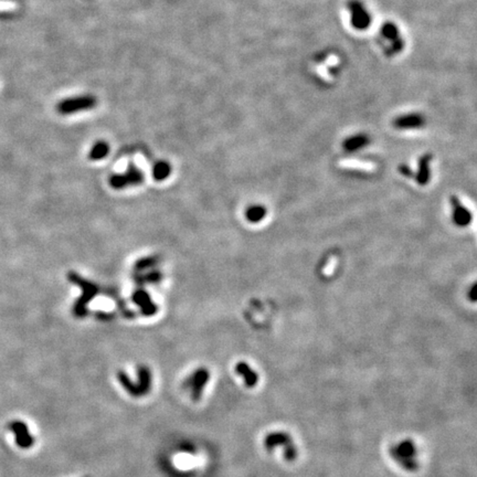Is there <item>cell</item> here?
Returning <instances> with one entry per match:
<instances>
[{"instance_id": "cell-7", "label": "cell", "mask_w": 477, "mask_h": 477, "mask_svg": "<svg viewBox=\"0 0 477 477\" xmlns=\"http://www.w3.org/2000/svg\"><path fill=\"white\" fill-rule=\"evenodd\" d=\"M348 11L350 16V25L353 29L363 31L369 28L372 18L363 2L359 0H351L348 2Z\"/></svg>"}, {"instance_id": "cell-10", "label": "cell", "mask_w": 477, "mask_h": 477, "mask_svg": "<svg viewBox=\"0 0 477 477\" xmlns=\"http://www.w3.org/2000/svg\"><path fill=\"white\" fill-rule=\"evenodd\" d=\"M449 202H451L453 208L452 219L454 224L460 226V228H465V226L470 225L472 220H473V215H472L469 209L463 206L460 198L453 194V196L449 197Z\"/></svg>"}, {"instance_id": "cell-23", "label": "cell", "mask_w": 477, "mask_h": 477, "mask_svg": "<svg viewBox=\"0 0 477 477\" xmlns=\"http://www.w3.org/2000/svg\"><path fill=\"white\" fill-rule=\"evenodd\" d=\"M398 170H399L400 174L406 177V178H414V172L412 171L410 167L404 165V163H402V165H400L398 167Z\"/></svg>"}, {"instance_id": "cell-6", "label": "cell", "mask_w": 477, "mask_h": 477, "mask_svg": "<svg viewBox=\"0 0 477 477\" xmlns=\"http://www.w3.org/2000/svg\"><path fill=\"white\" fill-rule=\"evenodd\" d=\"M210 370L206 367H200L194 370L191 375L188 377L186 381V388L190 390L191 392V398L194 402H198L201 400L202 393L204 391V388L210 380Z\"/></svg>"}, {"instance_id": "cell-16", "label": "cell", "mask_w": 477, "mask_h": 477, "mask_svg": "<svg viewBox=\"0 0 477 477\" xmlns=\"http://www.w3.org/2000/svg\"><path fill=\"white\" fill-rule=\"evenodd\" d=\"M370 143V139L365 134H358L350 136L344 140L343 143V148L344 151H346L347 153H355L358 152L359 149L365 148L368 144Z\"/></svg>"}, {"instance_id": "cell-18", "label": "cell", "mask_w": 477, "mask_h": 477, "mask_svg": "<svg viewBox=\"0 0 477 477\" xmlns=\"http://www.w3.org/2000/svg\"><path fill=\"white\" fill-rule=\"evenodd\" d=\"M267 216V209L261 204H253L245 209L244 217L250 223H260Z\"/></svg>"}, {"instance_id": "cell-12", "label": "cell", "mask_w": 477, "mask_h": 477, "mask_svg": "<svg viewBox=\"0 0 477 477\" xmlns=\"http://www.w3.org/2000/svg\"><path fill=\"white\" fill-rule=\"evenodd\" d=\"M131 299L140 308V312L145 316L155 315L158 311L156 304L152 301L151 295L143 288L136 289L133 293Z\"/></svg>"}, {"instance_id": "cell-3", "label": "cell", "mask_w": 477, "mask_h": 477, "mask_svg": "<svg viewBox=\"0 0 477 477\" xmlns=\"http://www.w3.org/2000/svg\"><path fill=\"white\" fill-rule=\"evenodd\" d=\"M263 445L269 452L274 451L278 447H283L284 457L288 462H293L297 457L296 445L294 444L292 437L286 432H271L263 440Z\"/></svg>"}, {"instance_id": "cell-1", "label": "cell", "mask_w": 477, "mask_h": 477, "mask_svg": "<svg viewBox=\"0 0 477 477\" xmlns=\"http://www.w3.org/2000/svg\"><path fill=\"white\" fill-rule=\"evenodd\" d=\"M67 278L72 282V283L78 285L79 287L82 289V295L76 299V302L73 305V314L79 317L83 318L89 314L88 311V305L90 302L98 294V287L96 284H94L93 282H90L88 280H85L80 276L79 274L74 273V272H70Z\"/></svg>"}, {"instance_id": "cell-24", "label": "cell", "mask_w": 477, "mask_h": 477, "mask_svg": "<svg viewBox=\"0 0 477 477\" xmlns=\"http://www.w3.org/2000/svg\"><path fill=\"white\" fill-rule=\"evenodd\" d=\"M469 298L471 299V302H476V284L474 283L473 285H472V287L470 289V292H469Z\"/></svg>"}, {"instance_id": "cell-5", "label": "cell", "mask_w": 477, "mask_h": 477, "mask_svg": "<svg viewBox=\"0 0 477 477\" xmlns=\"http://www.w3.org/2000/svg\"><path fill=\"white\" fill-rule=\"evenodd\" d=\"M144 172L138 167H136L134 163H129L128 168H127L124 174L112 175L108 181H110L112 188L120 190L140 185L144 183Z\"/></svg>"}, {"instance_id": "cell-14", "label": "cell", "mask_w": 477, "mask_h": 477, "mask_svg": "<svg viewBox=\"0 0 477 477\" xmlns=\"http://www.w3.org/2000/svg\"><path fill=\"white\" fill-rule=\"evenodd\" d=\"M137 387L139 390L140 398L147 396L152 391L153 387V374L149 367L142 365L137 369Z\"/></svg>"}, {"instance_id": "cell-20", "label": "cell", "mask_w": 477, "mask_h": 477, "mask_svg": "<svg viewBox=\"0 0 477 477\" xmlns=\"http://www.w3.org/2000/svg\"><path fill=\"white\" fill-rule=\"evenodd\" d=\"M171 174V166L169 162L160 160L155 163L153 168V177L156 181H162L167 179Z\"/></svg>"}, {"instance_id": "cell-15", "label": "cell", "mask_w": 477, "mask_h": 477, "mask_svg": "<svg viewBox=\"0 0 477 477\" xmlns=\"http://www.w3.org/2000/svg\"><path fill=\"white\" fill-rule=\"evenodd\" d=\"M431 160H432V155L431 154H424L419 159V169H417V172L414 175V179L420 186L428 185L431 179Z\"/></svg>"}, {"instance_id": "cell-17", "label": "cell", "mask_w": 477, "mask_h": 477, "mask_svg": "<svg viewBox=\"0 0 477 477\" xmlns=\"http://www.w3.org/2000/svg\"><path fill=\"white\" fill-rule=\"evenodd\" d=\"M116 377L120 384L122 385V388L124 389V391L127 394H129L131 398H140L137 383H135L124 370L117 371Z\"/></svg>"}, {"instance_id": "cell-11", "label": "cell", "mask_w": 477, "mask_h": 477, "mask_svg": "<svg viewBox=\"0 0 477 477\" xmlns=\"http://www.w3.org/2000/svg\"><path fill=\"white\" fill-rule=\"evenodd\" d=\"M392 125L394 128L400 130L419 129L425 125V119L419 113H410V114L396 117L392 122Z\"/></svg>"}, {"instance_id": "cell-9", "label": "cell", "mask_w": 477, "mask_h": 477, "mask_svg": "<svg viewBox=\"0 0 477 477\" xmlns=\"http://www.w3.org/2000/svg\"><path fill=\"white\" fill-rule=\"evenodd\" d=\"M9 430L15 437L16 444L22 449H28L33 446L34 438L31 434L30 429L26 422L21 420H13L9 423Z\"/></svg>"}, {"instance_id": "cell-2", "label": "cell", "mask_w": 477, "mask_h": 477, "mask_svg": "<svg viewBox=\"0 0 477 477\" xmlns=\"http://www.w3.org/2000/svg\"><path fill=\"white\" fill-rule=\"evenodd\" d=\"M390 455L407 472H415L419 469L417 448L412 440H403L390 448Z\"/></svg>"}, {"instance_id": "cell-8", "label": "cell", "mask_w": 477, "mask_h": 477, "mask_svg": "<svg viewBox=\"0 0 477 477\" xmlns=\"http://www.w3.org/2000/svg\"><path fill=\"white\" fill-rule=\"evenodd\" d=\"M381 37L383 38L384 42L387 43L385 52L388 54H397L404 47L403 39L400 33V30L393 22H385L381 28Z\"/></svg>"}, {"instance_id": "cell-13", "label": "cell", "mask_w": 477, "mask_h": 477, "mask_svg": "<svg viewBox=\"0 0 477 477\" xmlns=\"http://www.w3.org/2000/svg\"><path fill=\"white\" fill-rule=\"evenodd\" d=\"M234 370H235V372H237V375L242 377L243 381H244V384L247 385L248 388L256 387L260 377H258L257 372L254 370L248 362L239 361L237 365H235Z\"/></svg>"}, {"instance_id": "cell-4", "label": "cell", "mask_w": 477, "mask_h": 477, "mask_svg": "<svg viewBox=\"0 0 477 477\" xmlns=\"http://www.w3.org/2000/svg\"><path fill=\"white\" fill-rule=\"evenodd\" d=\"M97 99L94 95H80L70 98H65L59 102L57 105V111L61 115H70L78 112L93 110L96 106Z\"/></svg>"}, {"instance_id": "cell-22", "label": "cell", "mask_w": 477, "mask_h": 477, "mask_svg": "<svg viewBox=\"0 0 477 477\" xmlns=\"http://www.w3.org/2000/svg\"><path fill=\"white\" fill-rule=\"evenodd\" d=\"M158 262H159L158 256H147V257L140 258L139 261L136 262L135 271L137 272V273H140V272H143L145 270L151 269V267L155 266Z\"/></svg>"}, {"instance_id": "cell-19", "label": "cell", "mask_w": 477, "mask_h": 477, "mask_svg": "<svg viewBox=\"0 0 477 477\" xmlns=\"http://www.w3.org/2000/svg\"><path fill=\"white\" fill-rule=\"evenodd\" d=\"M108 154H110V145H108L106 142H104V140H98V142L95 143L93 145V147L91 148L89 158L93 161L102 160V159L105 158Z\"/></svg>"}, {"instance_id": "cell-21", "label": "cell", "mask_w": 477, "mask_h": 477, "mask_svg": "<svg viewBox=\"0 0 477 477\" xmlns=\"http://www.w3.org/2000/svg\"><path fill=\"white\" fill-rule=\"evenodd\" d=\"M162 275L160 272L153 271L147 274H137L135 280L139 284H155L161 280Z\"/></svg>"}]
</instances>
